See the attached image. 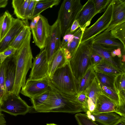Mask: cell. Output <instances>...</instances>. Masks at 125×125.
Segmentation results:
<instances>
[{
	"mask_svg": "<svg viewBox=\"0 0 125 125\" xmlns=\"http://www.w3.org/2000/svg\"><path fill=\"white\" fill-rule=\"evenodd\" d=\"M50 86L51 90L50 95L43 104L34 109L37 112L75 114L84 112L83 106L77 100V94L70 95L64 94L51 83Z\"/></svg>",
	"mask_w": 125,
	"mask_h": 125,
	"instance_id": "obj_1",
	"label": "cell"
},
{
	"mask_svg": "<svg viewBox=\"0 0 125 125\" xmlns=\"http://www.w3.org/2000/svg\"><path fill=\"white\" fill-rule=\"evenodd\" d=\"M31 34V32L12 56L15 66V76L14 85L10 93L16 95H19L21 88L24 86L27 74L32 67L33 57L30 45Z\"/></svg>",
	"mask_w": 125,
	"mask_h": 125,
	"instance_id": "obj_2",
	"label": "cell"
},
{
	"mask_svg": "<svg viewBox=\"0 0 125 125\" xmlns=\"http://www.w3.org/2000/svg\"><path fill=\"white\" fill-rule=\"evenodd\" d=\"M92 44V39L80 43L69 60L77 85L88 68L92 66L90 57L93 51Z\"/></svg>",
	"mask_w": 125,
	"mask_h": 125,
	"instance_id": "obj_3",
	"label": "cell"
},
{
	"mask_svg": "<svg viewBox=\"0 0 125 125\" xmlns=\"http://www.w3.org/2000/svg\"><path fill=\"white\" fill-rule=\"evenodd\" d=\"M51 83L60 92L69 95L78 94L75 78L69 61L64 66L57 69L50 77Z\"/></svg>",
	"mask_w": 125,
	"mask_h": 125,
	"instance_id": "obj_4",
	"label": "cell"
},
{
	"mask_svg": "<svg viewBox=\"0 0 125 125\" xmlns=\"http://www.w3.org/2000/svg\"><path fill=\"white\" fill-rule=\"evenodd\" d=\"M83 6L80 0H64L61 6L57 19L60 24L61 36L68 33Z\"/></svg>",
	"mask_w": 125,
	"mask_h": 125,
	"instance_id": "obj_5",
	"label": "cell"
},
{
	"mask_svg": "<svg viewBox=\"0 0 125 125\" xmlns=\"http://www.w3.org/2000/svg\"><path fill=\"white\" fill-rule=\"evenodd\" d=\"M1 100L0 110L10 115L15 116L24 115L31 110V107L29 106L19 95L10 93L5 94Z\"/></svg>",
	"mask_w": 125,
	"mask_h": 125,
	"instance_id": "obj_6",
	"label": "cell"
},
{
	"mask_svg": "<svg viewBox=\"0 0 125 125\" xmlns=\"http://www.w3.org/2000/svg\"><path fill=\"white\" fill-rule=\"evenodd\" d=\"M113 11L112 0L103 14L94 24L84 31L80 43L92 39L107 28L112 20Z\"/></svg>",
	"mask_w": 125,
	"mask_h": 125,
	"instance_id": "obj_7",
	"label": "cell"
},
{
	"mask_svg": "<svg viewBox=\"0 0 125 125\" xmlns=\"http://www.w3.org/2000/svg\"><path fill=\"white\" fill-rule=\"evenodd\" d=\"M61 33L60 22L57 19L50 26L49 34L46 41L44 49L47 53L48 63L54 54L61 48Z\"/></svg>",
	"mask_w": 125,
	"mask_h": 125,
	"instance_id": "obj_8",
	"label": "cell"
},
{
	"mask_svg": "<svg viewBox=\"0 0 125 125\" xmlns=\"http://www.w3.org/2000/svg\"><path fill=\"white\" fill-rule=\"evenodd\" d=\"M51 89L50 77L48 75L39 79H28L20 92L31 99Z\"/></svg>",
	"mask_w": 125,
	"mask_h": 125,
	"instance_id": "obj_9",
	"label": "cell"
},
{
	"mask_svg": "<svg viewBox=\"0 0 125 125\" xmlns=\"http://www.w3.org/2000/svg\"><path fill=\"white\" fill-rule=\"evenodd\" d=\"M48 69L47 53L43 49L41 50L40 52L33 59L31 70L28 79L37 80L49 75Z\"/></svg>",
	"mask_w": 125,
	"mask_h": 125,
	"instance_id": "obj_10",
	"label": "cell"
},
{
	"mask_svg": "<svg viewBox=\"0 0 125 125\" xmlns=\"http://www.w3.org/2000/svg\"><path fill=\"white\" fill-rule=\"evenodd\" d=\"M40 16L35 27L31 30L35 45L41 50L45 48L51 26L46 18L41 14Z\"/></svg>",
	"mask_w": 125,
	"mask_h": 125,
	"instance_id": "obj_11",
	"label": "cell"
},
{
	"mask_svg": "<svg viewBox=\"0 0 125 125\" xmlns=\"http://www.w3.org/2000/svg\"><path fill=\"white\" fill-rule=\"evenodd\" d=\"M83 31L79 27L73 32L65 34L61 42V47L69 60L80 43Z\"/></svg>",
	"mask_w": 125,
	"mask_h": 125,
	"instance_id": "obj_12",
	"label": "cell"
},
{
	"mask_svg": "<svg viewBox=\"0 0 125 125\" xmlns=\"http://www.w3.org/2000/svg\"><path fill=\"white\" fill-rule=\"evenodd\" d=\"M93 50L104 59L107 61L123 72L125 73V63L121 60H117L112 57V51L118 48L105 46L101 44L92 43Z\"/></svg>",
	"mask_w": 125,
	"mask_h": 125,
	"instance_id": "obj_13",
	"label": "cell"
},
{
	"mask_svg": "<svg viewBox=\"0 0 125 125\" xmlns=\"http://www.w3.org/2000/svg\"><path fill=\"white\" fill-rule=\"evenodd\" d=\"M26 24L22 20L13 18L9 30L0 42V52H2L9 47L13 40Z\"/></svg>",
	"mask_w": 125,
	"mask_h": 125,
	"instance_id": "obj_14",
	"label": "cell"
},
{
	"mask_svg": "<svg viewBox=\"0 0 125 125\" xmlns=\"http://www.w3.org/2000/svg\"><path fill=\"white\" fill-rule=\"evenodd\" d=\"M95 15L94 0H88L83 5L76 19L83 31H84L89 25L92 19Z\"/></svg>",
	"mask_w": 125,
	"mask_h": 125,
	"instance_id": "obj_15",
	"label": "cell"
},
{
	"mask_svg": "<svg viewBox=\"0 0 125 125\" xmlns=\"http://www.w3.org/2000/svg\"><path fill=\"white\" fill-rule=\"evenodd\" d=\"M118 105L101 91L98 94L95 109L92 114L114 112H115Z\"/></svg>",
	"mask_w": 125,
	"mask_h": 125,
	"instance_id": "obj_16",
	"label": "cell"
},
{
	"mask_svg": "<svg viewBox=\"0 0 125 125\" xmlns=\"http://www.w3.org/2000/svg\"><path fill=\"white\" fill-rule=\"evenodd\" d=\"M112 20L106 30L110 31L115 26L125 22V0H112Z\"/></svg>",
	"mask_w": 125,
	"mask_h": 125,
	"instance_id": "obj_17",
	"label": "cell"
},
{
	"mask_svg": "<svg viewBox=\"0 0 125 125\" xmlns=\"http://www.w3.org/2000/svg\"><path fill=\"white\" fill-rule=\"evenodd\" d=\"M92 39L93 43L107 46L120 48L123 52H125V47L119 40L112 36L110 31L105 30Z\"/></svg>",
	"mask_w": 125,
	"mask_h": 125,
	"instance_id": "obj_18",
	"label": "cell"
},
{
	"mask_svg": "<svg viewBox=\"0 0 125 125\" xmlns=\"http://www.w3.org/2000/svg\"><path fill=\"white\" fill-rule=\"evenodd\" d=\"M86 114L93 121H96L103 125H114L125 117L114 112L92 114L89 111Z\"/></svg>",
	"mask_w": 125,
	"mask_h": 125,
	"instance_id": "obj_19",
	"label": "cell"
},
{
	"mask_svg": "<svg viewBox=\"0 0 125 125\" xmlns=\"http://www.w3.org/2000/svg\"><path fill=\"white\" fill-rule=\"evenodd\" d=\"M69 61L64 50L61 48L54 54L49 64L48 73L50 77L57 69L65 66Z\"/></svg>",
	"mask_w": 125,
	"mask_h": 125,
	"instance_id": "obj_20",
	"label": "cell"
},
{
	"mask_svg": "<svg viewBox=\"0 0 125 125\" xmlns=\"http://www.w3.org/2000/svg\"><path fill=\"white\" fill-rule=\"evenodd\" d=\"M12 56H10L6 67L4 96L11 92L14 84L15 69V64L12 60Z\"/></svg>",
	"mask_w": 125,
	"mask_h": 125,
	"instance_id": "obj_21",
	"label": "cell"
},
{
	"mask_svg": "<svg viewBox=\"0 0 125 125\" xmlns=\"http://www.w3.org/2000/svg\"><path fill=\"white\" fill-rule=\"evenodd\" d=\"M114 86L119 100V106L125 105V74L123 73L115 77Z\"/></svg>",
	"mask_w": 125,
	"mask_h": 125,
	"instance_id": "obj_22",
	"label": "cell"
},
{
	"mask_svg": "<svg viewBox=\"0 0 125 125\" xmlns=\"http://www.w3.org/2000/svg\"><path fill=\"white\" fill-rule=\"evenodd\" d=\"M93 66L95 72L107 75L116 76L123 73L104 59Z\"/></svg>",
	"mask_w": 125,
	"mask_h": 125,
	"instance_id": "obj_23",
	"label": "cell"
},
{
	"mask_svg": "<svg viewBox=\"0 0 125 125\" xmlns=\"http://www.w3.org/2000/svg\"><path fill=\"white\" fill-rule=\"evenodd\" d=\"M96 77L93 66L89 67L85 74L77 85L78 93L83 92L89 86Z\"/></svg>",
	"mask_w": 125,
	"mask_h": 125,
	"instance_id": "obj_24",
	"label": "cell"
},
{
	"mask_svg": "<svg viewBox=\"0 0 125 125\" xmlns=\"http://www.w3.org/2000/svg\"><path fill=\"white\" fill-rule=\"evenodd\" d=\"M30 0H13L12 4L14 14L17 18L24 20V15Z\"/></svg>",
	"mask_w": 125,
	"mask_h": 125,
	"instance_id": "obj_25",
	"label": "cell"
},
{
	"mask_svg": "<svg viewBox=\"0 0 125 125\" xmlns=\"http://www.w3.org/2000/svg\"><path fill=\"white\" fill-rule=\"evenodd\" d=\"M13 18L8 11H5L0 17V42L9 30Z\"/></svg>",
	"mask_w": 125,
	"mask_h": 125,
	"instance_id": "obj_26",
	"label": "cell"
},
{
	"mask_svg": "<svg viewBox=\"0 0 125 125\" xmlns=\"http://www.w3.org/2000/svg\"><path fill=\"white\" fill-rule=\"evenodd\" d=\"M61 1L60 0H38L35 6L32 18L40 14L46 9L58 5Z\"/></svg>",
	"mask_w": 125,
	"mask_h": 125,
	"instance_id": "obj_27",
	"label": "cell"
},
{
	"mask_svg": "<svg viewBox=\"0 0 125 125\" xmlns=\"http://www.w3.org/2000/svg\"><path fill=\"white\" fill-rule=\"evenodd\" d=\"M101 91L96 77L84 91L87 97L90 99L95 105L98 94Z\"/></svg>",
	"mask_w": 125,
	"mask_h": 125,
	"instance_id": "obj_28",
	"label": "cell"
},
{
	"mask_svg": "<svg viewBox=\"0 0 125 125\" xmlns=\"http://www.w3.org/2000/svg\"><path fill=\"white\" fill-rule=\"evenodd\" d=\"M30 27L26 24L22 30L17 35L10 44L11 47L17 49L23 44L29 34L31 32Z\"/></svg>",
	"mask_w": 125,
	"mask_h": 125,
	"instance_id": "obj_29",
	"label": "cell"
},
{
	"mask_svg": "<svg viewBox=\"0 0 125 125\" xmlns=\"http://www.w3.org/2000/svg\"><path fill=\"white\" fill-rule=\"evenodd\" d=\"M110 31L112 36L119 40L125 47V22L116 26Z\"/></svg>",
	"mask_w": 125,
	"mask_h": 125,
	"instance_id": "obj_30",
	"label": "cell"
},
{
	"mask_svg": "<svg viewBox=\"0 0 125 125\" xmlns=\"http://www.w3.org/2000/svg\"><path fill=\"white\" fill-rule=\"evenodd\" d=\"M10 56L7 58L2 63H0V97L4 95L5 84L6 67Z\"/></svg>",
	"mask_w": 125,
	"mask_h": 125,
	"instance_id": "obj_31",
	"label": "cell"
},
{
	"mask_svg": "<svg viewBox=\"0 0 125 125\" xmlns=\"http://www.w3.org/2000/svg\"><path fill=\"white\" fill-rule=\"evenodd\" d=\"M95 72L97 78L101 84L115 91L114 83L115 78L116 76L107 75L97 72Z\"/></svg>",
	"mask_w": 125,
	"mask_h": 125,
	"instance_id": "obj_32",
	"label": "cell"
},
{
	"mask_svg": "<svg viewBox=\"0 0 125 125\" xmlns=\"http://www.w3.org/2000/svg\"><path fill=\"white\" fill-rule=\"evenodd\" d=\"M51 89L31 99L34 109L43 104L50 94Z\"/></svg>",
	"mask_w": 125,
	"mask_h": 125,
	"instance_id": "obj_33",
	"label": "cell"
},
{
	"mask_svg": "<svg viewBox=\"0 0 125 125\" xmlns=\"http://www.w3.org/2000/svg\"><path fill=\"white\" fill-rule=\"evenodd\" d=\"M99 82L102 91L110 98L113 101L117 104L119 105V98L117 94L115 92L109 87L103 85L99 81Z\"/></svg>",
	"mask_w": 125,
	"mask_h": 125,
	"instance_id": "obj_34",
	"label": "cell"
},
{
	"mask_svg": "<svg viewBox=\"0 0 125 125\" xmlns=\"http://www.w3.org/2000/svg\"><path fill=\"white\" fill-rule=\"evenodd\" d=\"M75 117L79 125H100L90 119L86 113H77Z\"/></svg>",
	"mask_w": 125,
	"mask_h": 125,
	"instance_id": "obj_35",
	"label": "cell"
},
{
	"mask_svg": "<svg viewBox=\"0 0 125 125\" xmlns=\"http://www.w3.org/2000/svg\"><path fill=\"white\" fill-rule=\"evenodd\" d=\"M112 0H96L94 2L96 15L106 9Z\"/></svg>",
	"mask_w": 125,
	"mask_h": 125,
	"instance_id": "obj_36",
	"label": "cell"
},
{
	"mask_svg": "<svg viewBox=\"0 0 125 125\" xmlns=\"http://www.w3.org/2000/svg\"><path fill=\"white\" fill-rule=\"evenodd\" d=\"M76 98L77 101L83 106L84 112L86 113L89 111L87 102L88 98L85 91L78 93L76 95Z\"/></svg>",
	"mask_w": 125,
	"mask_h": 125,
	"instance_id": "obj_37",
	"label": "cell"
},
{
	"mask_svg": "<svg viewBox=\"0 0 125 125\" xmlns=\"http://www.w3.org/2000/svg\"><path fill=\"white\" fill-rule=\"evenodd\" d=\"M38 0H30L24 15V20L32 19L33 12L36 4Z\"/></svg>",
	"mask_w": 125,
	"mask_h": 125,
	"instance_id": "obj_38",
	"label": "cell"
},
{
	"mask_svg": "<svg viewBox=\"0 0 125 125\" xmlns=\"http://www.w3.org/2000/svg\"><path fill=\"white\" fill-rule=\"evenodd\" d=\"M17 49L14 48L9 47L0 54V63L3 62L8 57L13 55L15 53Z\"/></svg>",
	"mask_w": 125,
	"mask_h": 125,
	"instance_id": "obj_39",
	"label": "cell"
},
{
	"mask_svg": "<svg viewBox=\"0 0 125 125\" xmlns=\"http://www.w3.org/2000/svg\"><path fill=\"white\" fill-rule=\"evenodd\" d=\"M104 59L99 55L94 52L93 50L90 56V60L92 66L96 64Z\"/></svg>",
	"mask_w": 125,
	"mask_h": 125,
	"instance_id": "obj_40",
	"label": "cell"
},
{
	"mask_svg": "<svg viewBox=\"0 0 125 125\" xmlns=\"http://www.w3.org/2000/svg\"><path fill=\"white\" fill-rule=\"evenodd\" d=\"M122 50L120 48H118L114 49L111 53V56L113 57H115V56H117L119 58H121L123 54L122 52Z\"/></svg>",
	"mask_w": 125,
	"mask_h": 125,
	"instance_id": "obj_41",
	"label": "cell"
},
{
	"mask_svg": "<svg viewBox=\"0 0 125 125\" xmlns=\"http://www.w3.org/2000/svg\"><path fill=\"white\" fill-rule=\"evenodd\" d=\"M40 14L37 16L31 19V21L29 26L31 30L34 28L37 22L40 18Z\"/></svg>",
	"mask_w": 125,
	"mask_h": 125,
	"instance_id": "obj_42",
	"label": "cell"
},
{
	"mask_svg": "<svg viewBox=\"0 0 125 125\" xmlns=\"http://www.w3.org/2000/svg\"><path fill=\"white\" fill-rule=\"evenodd\" d=\"M87 102L89 111L90 113H92L95 109V105L92 100L89 98H88Z\"/></svg>",
	"mask_w": 125,
	"mask_h": 125,
	"instance_id": "obj_43",
	"label": "cell"
},
{
	"mask_svg": "<svg viewBox=\"0 0 125 125\" xmlns=\"http://www.w3.org/2000/svg\"><path fill=\"white\" fill-rule=\"evenodd\" d=\"M79 27V22L77 20H76L72 24L68 33L73 32Z\"/></svg>",
	"mask_w": 125,
	"mask_h": 125,
	"instance_id": "obj_44",
	"label": "cell"
},
{
	"mask_svg": "<svg viewBox=\"0 0 125 125\" xmlns=\"http://www.w3.org/2000/svg\"><path fill=\"white\" fill-rule=\"evenodd\" d=\"M0 125H7L5 119L4 115L0 110Z\"/></svg>",
	"mask_w": 125,
	"mask_h": 125,
	"instance_id": "obj_45",
	"label": "cell"
},
{
	"mask_svg": "<svg viewBox=\"0 0 125 125\" xmlns=\"http://www.w3.org/2000/svg\"><path fill=\"white\" fill-rule=\"evenodd\" d=\"M8 0H0V8L5 7L7 4Z\"/></svg>",
	"mask_w": 125,
	"mask_h": 125,
	"instance_id": "obj_46",
	"label": "cell"
},
{
	"mask_svg": "<svg viewBox=\"0 0 125 125\" xmlns=\"http://www.w3.org/2000/svg\"><path fill=\"white\" fill-rule=\"evenodd\" d=\"M114 125H125V117L123 118Z\"/></svg>",
	"mask_w": 125,
	"mask_h": 125,
	"instance_id": "obj_47",
	"label": "cell"
},
{
	"mask_svg": "<svg viewBox=\"0 0 125 125\" xmlns=\"http://www.w3.org/2000/svg\"><path fill=\"white\" fill-rule=\"evenodd\" d=\"M46 125H57L54 124H47Z\"/></svg>",
	"mask_w": 125,
	"mask_h": 125,
	"instance_id": "obj_48",
	"label": "cell"
},
{
	"mask_svg": "<svg viewBox=\"0 0 125 125\" xmlns=\"http://www.w3.org/2000/svg\"><path fill=\"white\" fill-rule=\"evenodd\" d=\"M1 98L0 97V103H1Z\"/></svg>",
	"mask_w": 125,
	"mask_h": 125,
	"instance_id": "obj_49",
	"label": "cell"
},
{
	"mask_svg": "<svg viewBox=\"0 0 125 125\" xmlns=\"http://www.w3.org/2000/svg\"></svg>",
	"mask_w": 125,
	"mask_h": 125,
	"instance_id": "obj_50",
	"label": "cell"
}]
</instances>
